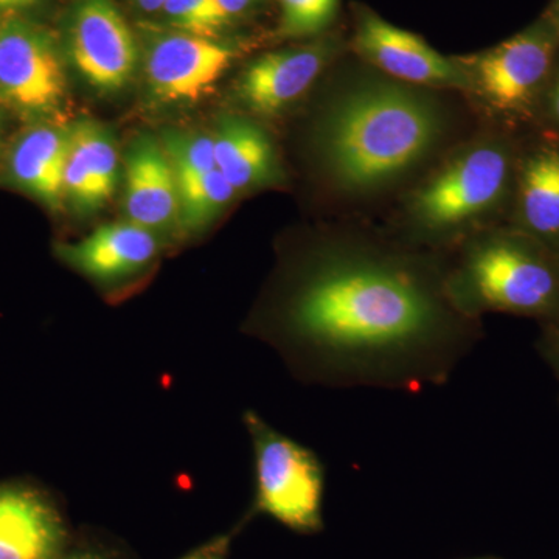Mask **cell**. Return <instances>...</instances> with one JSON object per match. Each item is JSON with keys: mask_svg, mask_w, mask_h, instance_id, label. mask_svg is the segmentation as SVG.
I'll return each mask as SVG.
<instances>
[{"mask_svg": "<svg viewBox=\"0 0 559 559\" xmlns=\"http://www.w3.org/2000/svg\"><path fill=\"white\" fill-rule=\"evenodd\" d=\"M355 46L371 64L406 83L457 90L471 86L465 70L441 57L419 36L401 31L374 13L360 16Z\"/></svg>", "mask_w": 559, "mask_h": 559, "instance_id": "9", "label": "cell"}, {"mask_svg": "<svg viewBox=\"0 0 559 559\" xmlns=\"http://www.w3.org/2000/svg\"><path fill=\"white\" fill-rule=\"evenodd\" d=\"M66 546V522L46 492L0 485V559H58Z\"/></svg>", "mask_w": 559, "mask_h": 559, "instance_id": "10", "label": "cell"}, {"mask_svg": "<svg viewBox=\"0 0 559 559\" xmlns=\"http://www.w3.org/2000/svg\"><path fill=\"white\" fill-rule=\"evenodd\" d=\"M159 249L154 231L127 221L98 227L83 240L62 242L57 253L92 282L117 285L148 270Z\"/></svg>", "mask_w": 559, "mask_h": 559, "instance_id": "11", "label": "cell"}, {"mask_svg": "<svg viewBox=\"0 0 559 559\" xmlns=\"http://www.w3.org/2000/svg\"><path fill=\"white\" fill-rule=\"evenodd\" d=\"M162 11L178 32L204 38H215L229 22L218 0H167Z\"/></svg>", "mask_w": 559, "mask_h": 559, "instance_id": "22", "label": "cell"}, {"mask_svg": "<svg viewBox=\"0 0 559 559\" xmlns=\"http://www.w3.org/2000/svg\"><path fill=\"white\" fill-rule=\"evenodd\" d=\"M555 349V355H557V359L559 360V331L557 334H555V337H554V347H551Z\"/></svg>", "mask_w": 559, "mask_h": 559, "instance_id": "29", "label": "cell"}, {"mask_svg": "<svg viewBox=\"0 0 559 559\" xmlns=\"http://www.w3.org/2000/svg\"><path fill=\"white\" fill-rule=\"evenodd\" d=\"M507 179L509 157L499 146L465 151L418 191L415 223L433 238L457 230L500 200Z\"/></svg>", "mask_w": 559, "mask_h": 559, "instance_id": "5", "label": "cell"}, {"mask_svg": "<svg viewBox=\"0 0 559 559\" xmlns=\"http://www.w3.org/2000/svg\"><path fill=\"white\" fill-rule=\"evenodd\" d=\"M554 110H555V114H557V117L559 119V80H558L557 86H555V91H554Z\"/></svg>", "mask_w": 559, "mask_h": 559, "instance_id": "28", "label": "cell"}, {"mask_svg": "<svg viewBox=\"0 0 559 559\" xmlns=\"http://www.w3.org/2000/svg\"><path fill=\"white\" fill-rule=\"evenodd\" d=\"M525 226L543 237L559 235V151H544L528 160L521 180Z\"/></svg>", "mask_w": 559, "mask_h": 559, "instance_id": "18", "label": "cell"}, {"mask_svg": "<svg viewBox=\"0 0 559 559\" xmlns=\"http://www.w3.org/2000/svg\"><path fill=\"white\" fill-rule=\"evenodd\" d=\"M447 283L460 310L477 319L487 310L540 314L558 301L557 274L546 260L507 238L469 242Z\"/></svg>", "mask_w": 559, "mask_h": 559, "instance_id": "3", "label": "cell"}, {"mask_svg": "<svg viewBox=\"0 0 559 559\" xmlns=\"http://www.w3.org/2000/svg\"><path fill=\"white\" fill-rule=\"evenodd\" d=\"M216 170L235 190H248L274 183L278 164L270 139L249 120L224 119L213 134Z\"/></svg>", "mask_w": 559, "mask_h": 559, "instance_id": "17", "label": "cell"}, {"mask_svg": "<svg viewBox=\"0 0 559 559\" xmlns=\"http://www.w3.org/2000/svg\"><path fill=\"white\" fill-rule=\"evenodd\" d=\"M162 146L167 151L178 180L198 178L216 170L213 135L170 131L164 135Z\"/></svg>", "mask_w": 559, "mask_h": 559, "instance_id": "20", "label": "cell"}, {"mask_svg": "<svg viewBox=\"0 0 559 559\" xmlns=\"http://www.w3.org/2000/svg\"><path fill=\"white\" fill-rule=\"evenodd\" d=\"M235 55L231 47L215 38L160 33L146 49V83L159 102H198L230 68Z\"/></svg>", "mask_w": 559, "mask_h": 559, "instance_id": "8", "label": "cell"}, {"mask_svg": "<svg viewBox=\"0 0 559 559\" xmlns=\"http://www.w3.org/2000/svg\"><path fill=\"white\" fill-rule=\"evenodd\" d=\"M64 68L53 40L20 17L0 20V106L46 119L66 100Z\"/></svg>", "mask_w": 559, "mask_h": 559, "instance_id": "6", "label": "cell"}, {"mask_svg": "<svg viewBox=\"0 0 559 559\" xmlns=\"http://www.w3.org/2000/svg\"><path fill=\"white\" fill-rule=\"evenodd\" d=\"M124 212L130 223L154 234L179 224L178 178L167 151L153 135H142L128 150Z\"/></svg>", "mask_w": 559, "mask_h": 559, "instance_id": "13", "label": "cell"}, {"mask_svg": "<svg viewBox=\"0 0 559 559\" xmlns=\"http://www.w3.org/2000/svg\"><path fill=\"white\" fill-rule=\"evenodd\" d=\"M134 2L138 3L140 9H142L143 11L154 13V11H162L167 0H134Z\"/></svg>", "mask_w": 559, "mask_h": 559, "instance_id": "27", "label": "cell"}, {"mask_svg": "<svg viewBox=\"0 0 559 559\" xmlns=\"http://www.w3.org/2000/svg\"><path fill=\"white\" fill-rule=\"evenodd\" d=\"M69 130L38 124L25 131L11 150L10 176L16 186L50 209H60L64 197V168Z\"/></svg>", "mask_w": 559, "mask_h": 559, "instance_id": "16", "label": "cell"}, {"mask_svg": "<svg viewBox=\"0 0 559 559\" xmlns=\"http://www.w3.org/2000/svg\"><path fill=\"white\" fill-rule=\"evenodd\" d=\"M40 0H0V20L17 17V14L38 5Z\"/></svg>", "mask_w": 559, "mask_h": 559, "instance_id": "24", "label": "cell"}, {"mask_svg": "<svg viewBox=\"0 0 559 559\" xmlns=\"http://www.w3.org/2000/svg\"><path fill=\"white\" fill-rule=\"evenodd\" d=\"M73 66L94 90H124L139 61L130 25L112 0H79L69 25Z\"/></svg>", "mask_w": 559, "mask_h": 559, "instance_id": "7", "label": "cell"}, {"mask_svg": "<svg viewBox=\"0 0 559 559\" xmlns=\"http://www.w3.org/2000/svg\"><path fill=\"white\" fill-rule=\"evenodd\" d=\"M0 140H2V121H0Z\"/></svg>", "mask_w": 559, "mask_h": 559, "instance_id": "30", "label": "cell"}, {"mask_svg": "<svg viewBox=\"0 0 559 559\" xmlns=\"http://www.w3.org/2000/svg\"><path fill=\"white\" fill-rule=\"evenodd\" d=\"M443 132L436 105L392 84H364L345 94L323 123L331 178L347 191L381 189L412 170Z\"/></svg>", "mask_w": 559, "mask_h": 559, "instance_id": "2", "label": "cell"}, {"mask_svg": "<svg viewBox=\"0 0 559 559\" xmlns=\"http://www.w3.org/2000/svg\"><path fill=\"white\" fill-rule=\"evenodd\" d=\"M58 559H112L109 555L102 554V551L95 550H76L70 551V554H62Z\"/></svg>", "mask_w": 559, "mask_h": 559, "instance_id": "26", "label": "cell"}, {"mask_svg": "<svg viewBox=\"0 0 559 559\" xmlns=\"http://www.w3.org/2000/svg\"><path fill=\"white\" fill-rule=\"evenodd\" d=\"M551 60L554 43L547 33H522L477 60V83L496 108L518 109L546 79Z\"/></svg>", "mask_w": 559, "mask_h": 559, "instance_id": "12", "label": "cell"}, {"mask_svg": "<svg viewBox=\"0 0 559 559\" xmlns=\"http://www.w3.org/2000/svg\"><path fill=\"white\" fill-rule=\"evenodd\" d=\"M229 536H219V538L210 540L205 546L200 547L182 559H226L229 554Z\"/></svg>", "mask_w": 559, "mask_h": 559, "instance_id": "23", "label": "cell"}, {"mask_svg": "<svg viewBox=\"0 0 559 559\" xmlns=\"http://www.w3.org/2000/svg\"><path fill=\"white\" fill-rule=\"evenodd\" d=\"M252 333L308 384L404 393L448 384L481 337L447 271L349 241L308 257Z\"/></svg>", "mask_w": 559, "mask_h": 559, "instance_id": "1", "label": "cell"}, {"mask_svg": "<svg viewBox=\"0 0 559 559\" xmlns=\"http://www.w3.org/2000/svg\"><path fill=\"white\" fill-rule=\"evenodd\" d=\"M246 429L255 459V507L296 532L322 527L325 466L310 448L272 428L257 412L246 411Z\"/></svg>", "mask_w": 559, "mask_h": 559, "instance_id": "4", "label": "cell"}, {"mask_svg": "<svg viewBox=\"0 0 559 559\" xmlns=\"http://www.w3.org/2000/svg\"><path fill=\"white\" fill-rule=\"evenodd\" d=\"M325 62V51L312 47L264 55L242 72L241 100L259 114L278 112L310 90Z\"/></svg>", "mask_w": 559, "mask_h": 559, "instance_id": "15", "label": "cell"}, {"mask_svg": "<svg viewBox=\"0 0 559 559\" xmlns=\"http://www.w3.org/2000/svg\"><path fill=\"white\" fill-rule=\"evenodd\" d=\"M259 2L260 0H218L221 10H223V13L226 14L229 21L231 17L246 13V11L252 9Z\"/></svg>", "mask_w": 559, "mask_h": 559, "instance_id": "25", "label": "cell"}, {"mask_svg": "<svg viewBox=\"0 0 559 559\" xmlns=\"http://www.w3.org/2000/svg\"><path fill=\"white\" fill-rule=\"evenodd\" d=\"M280 31L289 38L316 35L329 27L340 0H278Z\"/></svg>", "mask_w": 559, "mask_h": 559, "instance_id": "21", "label": "cell"}, {"mask_svg": "<svg viewBox=\"0 0 559 559\" xmlns=\"http://www.w3.org/2000/svg\"><path fill=\"white\" fill-rule=\"evenodd\" d=\"M119 179V154L112 135L97 121L80 120L69 128L64 197L83 213L102 209Z\"/></svg>", "mask_w": 559, "mask_h": 559, "instance_id": "14", "label": "cell"}, {"mask_svg": "<svg viewBox=\"0 0 559 559\" xmlns=\"http://www.w3.org/2000/svg\"><path fill=\"white\" fill-rule=\"evenodd\" d=\"M178 189L179 224L187 231L207 227L237 194V190L218 170L198 178L178 180Z\"/></svg>", "mask_w": 559, "mask_h": 559, "instance_id": "19", "label": "cell"}]
</instances>
